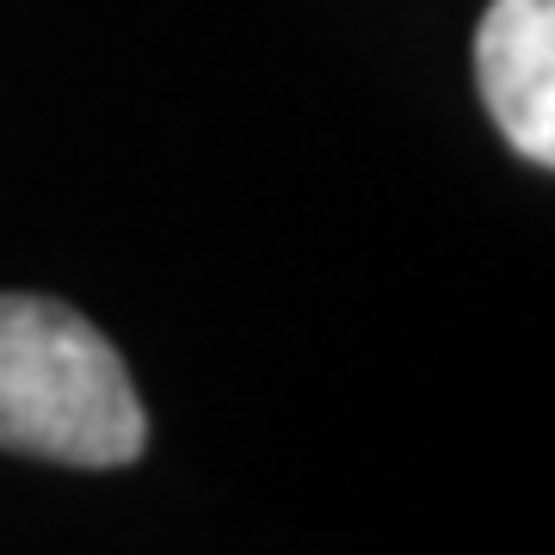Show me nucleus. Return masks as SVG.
I'll use <instances>...</instances> for the list:
<instances>
[{"label":"nucleus","mask_w":555,"mask_h":555,"mask_svg":"<svg viewBox=\"0 0 555 555\" xmlns=\"http://www.w3.org/2000/svg\"><path fill=\"white\" fill-rule=\"evenodd\" d=\"M0 444L75 469H118L149 444L124 358L50 297L0 291Z\"/></svg>","instance_id":"nucleus-1"},{"label":"nucleus","mask_w":555,"mask_h":555,"mask_svg":"<svg viewBox=\"0 0 555 555\" xmlns=\"http://www.w3.org/2000/svg\"><path fill=\"white\" fill-rule=\"evenodd\" d=\"M476 80L500 137L555 167V0H494L476 25Z\"/></svg>","instance_id":"nucleus-2"}]
</instances>
